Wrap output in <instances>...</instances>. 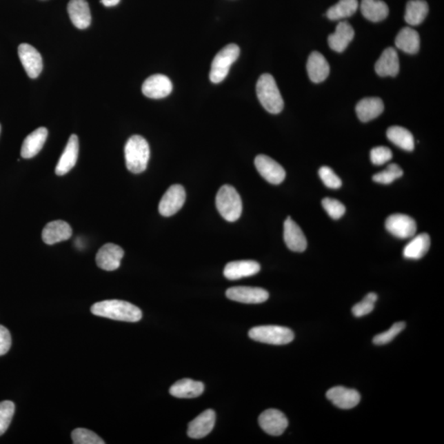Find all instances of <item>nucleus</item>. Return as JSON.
<instances>
[{
    "mask_svg": "<svg viewBox=\"0 0 444 444\" xmlns=\"http://www.w3.org/2000/svg\"><path fill=\"white\" fill-rule=\"evenodd\" d=\"M91 311L94 315L99 317L123 322H139L143 317L142 311L139 307L119 300L97 302L92 306Z\"/></svg>",
    "mask_w": 444,
    "mask_h": 444,
    "instance_id": "f257e3e1",
    "label": "nucleus"
},
{
    "mask_svg": "<svg viewBox=\"0 0 444 444\" xmlns=\"http://www.w3.org/2000/svg\"><path fill=\"white\" fill-rule=\"evenodd\" d=\"M125 156L126 166L130 172H143L150 159V148L147 140L142 136H132L125 144Z\"/></svg>",
    "mask_w": 444,
    "mask_h": 444,
    "instance_id": "f03ea898",
    "label": "nucleus"
},
{
    "mask_svg": "<svg viewBox=\"0 0 444 444\" xmlns=\"http://www.w3.org/2000/svg\"><path fill=\"white\" fill-rule=\"evenodd\" d=\"M256 92L260 103L271 114H279L284 108L283 97L271 74L260 76L256 85Z\"/></svg>",
    "mask_w": 444,
    "mask_h": 444,
    "instance_id": "7ed1b4c3",
    "label": "nucleus"
},
{
    "mask_svg": "<svg viewBox=\"0 0 444 444\" xmlns=\"http://www.w3.org/2000/svg\"><path fill=\"white\" fill-rule=\"evenodd\" d=\"M216 206L221 216L225 221H236L242 213V200L240 194L232 185L221 188L216 197Z\"/></svg>",
    "mask_w": 444,
    "mask_h": 444,
    "instance_id": "20e7f679",
    "label": "nucleus"
},
{
    "mask_svg": "<svg viewBox=\"0 0 444 444\" xmlns=\"http://www.w3.org/2000/svg\"><path fill=\"white\" fill-rule=\"evenodd\" d=\"M241 50L236 44H230L221 49L213 59L210 80L213 83H220L228 77L230 68L240 57Z\"/></svg>",
    "mask_w": 444,
    "mask_h": 444,
    "instance_id": "39448f33",
    "label": "nucleus"
},
{
    "mask_svg": "<svg viewBox=\"0 0 444 444\" xmlns=\"http://www.w3.org/2000/svg\"><path fill=\"white\" fill-rule=\"evenodd\" d=\"M251 339L271 345H287L294 340V332L288 327L266 325L252 328L249 332Z\"/></svg>",
    "mask_w": 444,
    "mask_h": 444,
    "instance_id": "423d86ee",
    "label": "nucleus"
},
{
    "mask_svg": "<svg viewBox=\"0 0 444 444\" xmlns=\"http://www.w3.org/2000/svg\"><path fill=\"white\" fill-rule=\"evenodd\" d=\"M185 190L182 185L170 186L159 203L160 214L164 216H172L176 214L185 204Z\"/></svg>",
    "mask_w": 444,
    "mask_h": 444,
    "instance_id": "0eeeda50",
    "label": "nucleus"
},
{
    "mask_svg": "<svg viewBox=\"0 0 444 444\" xmlns=\"http://www.w3.org/2000/svg\"><path fill=\"white\" fill-rule=\"evenodd\" d=\"M254 165L261 176L272 185H280L284 181L285 172L279 162L266 155L256 157Z\"/></svg>",
    "mask_w": 444,
    "mask_h": 444,
    "instance_id": "6e6552de",
    "label": "nucleus"
},
{
    "mask_svg": "<svg viewBox=\"0 0 444 444\" xmlns=\"http://www.w3.org/2000/svg\"><path fill=\"white\" fill-rule=\"evenodd\" d=\"M385 226L388 232L399 239L413 237L417 230L416 221L405 214H392L388 216Z\"/></svg>",
    "mask_w": 444,
    "mask_h": 444,
    "instance_id": "1a4fd4ad",
    "label": "nucleus"
},
{
    "mask_svg": "<svg viewBox=\"0 0 444 444\" xmlns=\"http://www.w3.org/2000/svg\"><path fill=\"white\" fill-rule=\"evenodd\" d=\"M260 427L264 432L272 436H280L288 427V420L279 410L268 409L259 418Z\"/></svg>",
    "mask_w": 444,
    "mask_h": 444,
    "instance_id": "9d476101",
    "label": "nucleus"
},
{
    "mask_svg": "<svg viewBox=\"0 0 444 444\" xmlns=\"http://www.w3.org/2000/svg\"><path fill=\"white\" fill-rule=\"evenodd\" d=\"M225 294L230 300L244 304H261L269 298L267 290L259 287H232L226 290Z\"/></svg>",
    "mask_w": 444,
    "mask_h": 444,
    "instance_id": "9b49d317",
    "label": "nucleus"
},
{
    "mask_svg": "<svg viewBox=\"0 0 444 444\" xmlns=\"http://www.w3.org/2000/svg\"><path fill=\"white\" fill-rule=\"evenodd\" d=\"M173 85L168 77L163 74H154L149 77L143 84L142 91L144 96L151 99H161L172 93Z\"/></svg>",
    "mask_w": 444,
    "mask_h": 444,
    "instance_id": "f8f14e48",
    "label": "nucleus"
},
{
    "mask_svg": "<svg viewBox=\"0 0 444 444\" xmlns=\"http://www.w3.org/2000/svg\"><path fill=\"white\" fill-rule=\"evenodd\" d=\"M125 254L122 248L117 245L106 244L101 248L96 256L97 266L105 271H114L121 266Z\"/></svg>",
    "mask_w": 444,
    "mask_h": 444,
    "instance_id": "ddd939ff",
    "label": "nucleus"
},
{
    "mask_svg": "<svg viewBox=\"0 0 444 444\" xmlns=\"http://www.w3.org/2000/svg\"><path fill=\"white\" fill-rule=\"evenodd\" d=\"M19 55L29 78H37L43 68L41 55L38 50L31 45L21 44L19 46Z\"/></svg>",
    "mask_w": 444,
    "mask_h": 444,
    "instance_id": "4468645a",
    "label": "nucleus"
},
{
    "mask_svg": "<svg viewBox=\"0 0 444 444\" xmlns=\"http://www.w3.org/2000/svg\"><path fill=\"white\" fill-rule=\"evenodd\" d=\"M327 398L340 409H352L360 403L361 395L355 390L344 387H334L327 392Z\"/></svg>",
    "mask_w": 444,
    "mask_h": 444,
    "instance_id": "2eb2a0df",
    "label": "nucleus"
},
{
    "mask_svg": "<svg viewBox=\"0 0 444 444\" xmlns=\"http://www.w3.org/2000/svg\"><path fill=\"white\" fill-rule=\"evenodd\" d=\"M215 422V412L212 409L206 410L190 423L188 436L196 439L206 437L214 428Z\"/></svg>",
    "mask_w": 444,
    "mask_h": 444,
    "instance_id": "dca6fc26",
    "label": "nucleus"
},
{
    "mask_svg": "<svg viewBox=\"0 0 444 444\" xmlns=\"http://www.w3.org/2000/svg\"><path fill=\"white\" fill-rule=\"evenodd\" d=\"M79 152V142L78 136L72 134L68 139L65 151L59 158L57 168H55V174L57 176H65L74 168L77 161H78Z\"/></svg>",
    "mask_w": 444,
    "mask_h": 444,
    "instance_id": "f3484780",
    "label": "nucleus"
},
{
    "mask_svg": "<svg viewBox=\"0 0 444 444\" xmlns=\"http://www.w3.org/2000/svg\"><path fill=\"white\" fill-rule=\"evenodd\" d=\"M284 241L288 249L301 253L307 248V240L300 226L290 216L284 222Z\"/></svg>",
    "mask_w": 444,
    "mask_h": 444,
    "instance_id": "a211bd4d",
    "label": "nucleus"
},
{
    "mask_svg": "<svg viewBox=\"0 0 444 444\" xmlns=\"http://www.w3.org/2000/svg\"><path fill=\"white\" fill-rule=\"evenodd\" d=\"M260 269V264L253 260L234 261L226 264L224 276L230 281L239 280L257 274Z\"/></svg>",
    "mask_w": 444,
    "mask_h": 444,
    "instance_id": "6ab92c4d",
    "label": "nucleus"
},
{
    "mask_svg": "<svg viewBox=\"0 0 444 444\" xmlns=\"http://www.w3.org/2000/svg\"><path fill=\"white\" fill-rule=\"evenodd\" d=\"M71 226L63 221L49 222L42 232V240L46 245H52L61 241H68L72 236Z\"/></svg>",
    "mask_w": 444,
    "mask_h": 444,
    "instance_id": "aec40b11",
    "label": "nucleus"
},
{
    "mask_svg": "<svg viewBox=\"0 0 444 444\" xmlns=\"http://www.w3.org/2000/svg\"><path fill=\"white\" fill-rule=\"evenodd\" d=\"M355 37V31L351 24L341 22L336 26L334 33L328 37V46L336 52L341 53L347 48Z\"/></svg>",
    "mask_w": 444,
    "mask_h": 444,
    "instance_id": "412c9836",
    "label": "nucleus"
},
{
    "mask_svg": "<svg viewBox=\"0 0 444 444\" xmlns=\"http://www.w3.org/2000/svg\"><path fill=\"white\" fill-rule=\"evenodd\" d=\"M307 72L312 82L322 83L330 74V63L322 54L314 51L307 61Z\"/></svg>",
    "mask_w": 444,
    "mask_h": 444,
    "instance_id": "4be33fe9",
    "label": "nucleus"
},
{
    "mask_svg": "<svg viewBox=\"0 0 444 444\" xmlns=\"http://www.w3.org/2000/svg\"><path fill=\"white\" fill-rule=\"evenodd\" d=\"M375 71L380 77H396L400 70V63L398 52L394 48L384 50L375 63Z\"/></svg>",
    "mask_w": 444,
    "mask_h": 444,
    "instance_id": "5701e85b",
    "label": "nucleus"
},
{
    "mask_svg": "<svg viewBox=\"0 0 444 444\" xmlns=\"http://www.w3.org/2000/svg\"><path fill=\"white\" fill-rule=\"evenodd\" d=\"M68 12L76 28L86 29L91 24V12L86 0H70L68 4Z\"/></svg>",
    "mask_w": 444,
    "mask_h": 444,
    "instance_id": "b1692460",
    "label": "nucleus"
},
{
    "mask_svg": "<svg viewBox=\"0 0 444 444\" xmlns=\"http://www.w3.org/2000/svg\"><path fill=\"white\" fill-rule=\"evenodd\" d=\"M48 137V130L44 127L33 131L23 141L21 156L25 159L32 158L40 152Z\"/></svg>",
    "mask_w": 444,
    "mask_h": 444,
    "instance_id": "393cba45",
    "label": "nucleus"
},
{
    "mask_svg": "<svg viewBox=\"0 0 444 444\" xmlns=\"http://www.w3.org/2000/svg\"><path fill=\"white\" fill-rule=\"evenodd\" d=\"M383 102L379 97H366L358 102L356 108L358 118L362 122H369L383 112Z\"/></svg>",
    "mask_w": 444,
    "mask_h": 444,
    "instance_id": "a878e982",
    "label": "nucleus"
},
{
    "mask_svg": "<svg viewBox=\"0 0 444 444\" xmlns=\"http://www.w3.org/2000/svg\"><path fill=\"white\" fill-rule=\"evenodd\" d=\"M204 391V384L190 379L179 380L170 388V394L177 398H198Z\"/></svg>",
    "mask_w": 444,
    "mask_h": 444,
    "instance_id": "bb28decb",
    "label": "nucleus"
},
{
    "mask_svg": "<svg viewBox=\"0 0 444 444\" xmlns=\"http://www.w3.org/2000/svg\"><path fill=\"white\" fill-rule=\"evenodd\" d=\"M396 46L405 53L415 54L419 51L421 39L419 34L411 28L401 30L395 40Z\"/></svg>",
    "mask_w": 444,
    "mask_h": 444,
    "instance_id": "cd10ccee",
    "label": "nucleus"
},
{
    "mask_svg": "<svg viewBox=\"0 0 444 444\" xmlns=\"http://www.w3.org/2000/svg\"><path fill=\"white\" fill-rule=\"evenodd\" d=\"M361 10L363 16L374 23L381 22L390 14L387 4L382 0H362Z\"/></svg>",
    "mask_w": 444,
    "mask_h": 444,
    "instance_id": "c85d7f7f",
    "label": "nucleus"
},
{
    "mask_svg": "<svg viewBox=\"0 0 444 444\" xmlns=\"http://www.w3.org/2000/svg\"><path fill=\"white\" fill-rule=\"evenodd\" d=\"M431 241L428 234H418L404 248L403 256L408 259H421L428 253Z\"/></svg>",
    "mask_w": 444,
    "mask_h": 444,
    "instance_id": "c756f323",
    "label": "nucleus"
},
{
    "mask_svg": "<svg viewBox=\"0 0 444 444\" xmlns=\"http://www.w3.org/2000/svg\"><path fill=\"white\" fill-rule=\"evenodd\" d=\"M428 12V3L425 0H411L405 8V22L412 26L420 25L425 19Z\"/></svg>",
    "mask_w": 444,
    "mask_h": 444,
    "instance_id": "7c9ffc66",
    "label": "nucleus"
},
{
    "mask_svg": "<svg viewBox=\"0 0 444 444\" xmlns=\"http://www.w3.org/2000/svg\"><path fill=\"white\" fill-rule=\"evenodd\" d=\"M387 137L392 143L405 151L412 152L415 148L412 134L403 127H390L387 131Z\"/></svg>",
    "mask_w": 444,
    "mask_h": 444,
    "instance_id": "2f4dec72",
    "label": "nucleus"
},
{
    "mask_svg": "<svg viewBox=\"0 0 444 444\" xmlns=\"http://www.w3.org/2000/svg\"><path fill=\"white\" fill-rule=\"evenodd\" d=\"M358 0H340V1L328 8L327 17L332 21L350 18L357 11Z\"/></svg>",
    "mask_w": 444,
    "mask_h": 444,
    "instance_id": "473e14b6",
    "label": "nucleus"
},
{
    "mask_svg": "<svg viewBox=\"0 0 444 444\" xmlns=\"http://www.w3.org/2000/svg\"><path fill=\"white\" fill-rule=\"evenodd\" d=\"M403 176V169L398 165L392 163L388 165L387 169L384 170L383 172L374 174L373 181L379 183H383V185H390V183Z\"/></svg>",
    "mask_w": 444,
    "mask_h": 444,
    "instance_id": "72a5a7b5",
    "label": "nucleus"
},
{
    "mask_svg": "<svg viewBox=\"0 0 444 444\" xmlns=\"http://www.w3.org/2000/svg\"><path fill=\"white\" fill-rule=\"evenodd\" d=\"M72 443L74 444H104L103 439L98 436L92 431L79 428L72 431Z\"/></svg>",
    "mask_w": 444,
    "mask_h": 444,
    "instance_id": "f704fd0d",
    "label": "nucleus"
},
{
    "mask_svg": "<svg viewBox=\"0 0 444 444\" xmlns=\"http://www.w3.org/2000/svg\"><path fill=\"white\" fill-rule=\"evenodd\" d=\"M15 405L11 401L0 403V436L6 432L14 415Z\"/></svg>",
    "mask_w": 444,
    "mask_h": 444,
    "instance_id": "c9c22d12",
    "label": "nucleus"
},
{
    "mask_svg": "<svg viewBox=\"0 0 444 444\" xmlns=\"http://www.w3.org/2000/svg\"><path fill=\"white\" fill-rule=\"evenodd\" d=\"M378 300V296L375 293H369L364 298V300L353 306L352 313L356 317L360 318L369 314L374 309L375 302Z\"/></svg>",
    "mask_w": 444,
    "mask_h": 444,
    "instance_id": "e433bc0d",
    "label": "nucleus"
},
{
    "mask_svg": "<svg viewBox=\"0 0 444 444\" xmlns=\"http://www.w3.org/2000/svg\"><path fill=\"white\" fill-rule=\"evenodd\" d=\"M405 323L404 322L396 323L390 330L374 337L373 343L375 345H383L391 343L401 332L404 330Z\"/></svg>",
    "mask_w": 444,
    "mask_h": 444,
    "instance_id": "4c0bfd02",
    "label": "nucleus"
},
{
    "mask_svg": "<svg viewBox=\"0 0 444 444\" xmlns=\"http://www.w3.org/2000/svg\"><path fill=\"white\" fill-rule=\"evenodd\" d=\"M322 205L332 219L339 220L345 214V208L339 200L326 198L322 201Z\"/></svg>",
    "mask_w": 444,
    "mask_h": 444,
    "instance_id": "58836bf2",
    "label": "nucleus"
},
{
    "mask_svg": "<svg viewBox=\"0 0 444 444\" xmlns=\"http://www.w3.org/2000/svg\"><path fill=\"white\" fill-rule=\"evenodd\" d=\"M319 174L324 185L330 188V189H339L341 185H343L341 179L328 166H323V168H320Z\"/></svg>",
    "mask_w": 444,
    "mask_h": 444,
    "instance_id": "ea45409f",
    "label": "nucleus"
},
{
    "mask_svg": "<svg viewBox=\"0 0 444 444\" xmlns=\"http://www.w3.org/2000/svg\"><path fill=\"white\" fill-rule=\"evenodd\" d=\"M392 158V152L386 147L374 148L370 152V160L374 165H381L387 163Z\"/></svg>",
    "mask_w": 444,
    "mask_h": 444,
    "instance_id": "a19ab883",
    "label": "nucleus"
},
{
    "mask_svg": "<svg viewBox=\"0 0 444 444\" xmlns=\"http://www.w3.org/2000/svg\"><path fill=\"white\" fill-rule=\"evenodd\" d=\"M12 339L10 331L6 327L0 325V356L6 355L10 351Z\"/></svg>",
    "mask_w": 444,
    "mask_h": 444,
    "instance_id": "79ce46f5",
    "label": "nucleus"
},
{
    "mask_svg": "<svg viewBox=\"0 0 444 444\" xmlns=\"http://www.w3.org/2000/svg\"><path fill=\"white\" fill-rule=\"evenodd\" d=\"M121 0H101V3L105 7H113L117 6Z\"/></svg>",
    "mask_w": 444,
    "mask_h": 444,
    "instance_id": "37998d69",
    "label": "nucleus"
},
{
    "mask_svg": "<svg viewBox=\"0 0 444 444\" xmlns=\"http://www.w3.org/2000/svg\"><path fill=\"white\" fill-rule=\"evenodd\" d=\"M0 133H1V125H0Z\"/></svg>",
    "mask_w": 444,
    "mask_h": 444,
    "instance_id": "c03bdc74",
    "label": "nucleus"
}]
</instances>
